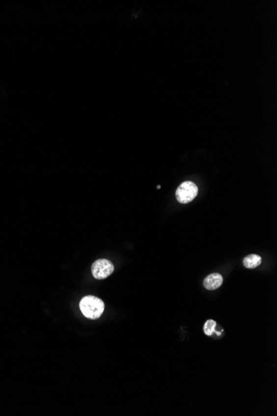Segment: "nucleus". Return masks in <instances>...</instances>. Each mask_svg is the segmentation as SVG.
I'll return each mask as SVG.
<instances>
[{
  "mask_svg": "<svg viewBox=\"0 0 277 416\" xmlns=\"http://www.w3.org/2000/svg\"><path fill=\"white\" fill-rule=\"evenodd\" d=\"M81 312L89 319H97L104 312L105 304L102 299L94 296H85L80 301Z\"/></svg>",
  "mask_w": 277,
  "mask_h": 416,
  "instance_id": "nucleus-1",
  "label": "nucleus"
},
{
  "mask_svg": "<svg viewBox=\"0 0 277 416\" xmlns=\"http://www.w3.org/2000/svg\"><path fill=\"white\" fill-rule=\"evenodd\" d=\"M197 194L198 188L194 182H183L176 190V199L179 203L188 204L194 200Z\"/></svg>",
  "mask_w": 277,
  "mask_h": 416,
  "instance_id": "nucleus-2",
  "label": "nucleus"
},
{
  "mask_svg": "<svg viewBox=\"0 0 277 416\" xmlns=\"http://www.w3.org/2000/svg\"><path fill=\"white\" fill-rule=\"evenodd\" d=\"M114 265L107 259H99L94 262L91 266V272L96 279L102 280L109 277L114 272Z\"/></svg>",
  "mask_w": 277,
  "mask_h": 416,
  "instance_id": "nucleus-3",
  "label": "nucleus"
},
{
  "mask_svg": "<svg viewBox=\"0 0 277 416\" xmlns=\"http://www.w3.org/2000/svg\"><path fill=\"white\" fill-rule=\"evenodd\" d=\"M223 283V277L219 273H212L208 275L203 281V286L208 290H215L221 287Z\"/></svg>",
  "mask_w": 277,
  "mask_h": 416,
  "instance_id": "nucleus-4",
  "label": "nucleus"
},
{
  "mask_svg": "<svg viewBox=\"0 0 277 416\" xmlns=\"http://www.w3.org/2000/svg\"><path fill=\"white\" fill-rule=\"evenodd\" d=\"M261 264V258L257 254H250L243 259V265L247 268H255Z\"/></svg>",
  "mask_w": 277,
  "mask_h": 416,
  "instance_id": "nucleus-5",
  "label": "nucleus"
},
{
  "mask_svg": "<svg viewBox=\"0 0 277 416\" xmlns=\"http://www.w3.org/2000/svg\"><path fill=\"white\" fill-rule=\"evenodd\" d=\"M217 323L215 321L208 320L204 324V327H203V331L204 333L207 336H212L213 332H215V327H216Z\"/></svg>",
  "mask_w": 277,
  "mask_h": 416,
  "instance_id": "nucleus-6",
  "label": "nucleus"
},
{
  "mask_svg": "<svg viewBox=\"0 0 277 416\" xmlns=\"http://www.w3.org/2000/svg\"><path fill=\"white\" fill-rule=\"evenodd\" d=\"M157 188L158 189H159V190H160V188H161V186H160V185H158Z\"/></svg>",
  "mask_w": 277,
  "mask_h": 416,
  "instance_id": "nucleus-7",
  "label": "nucleus"
}]
</instances>
